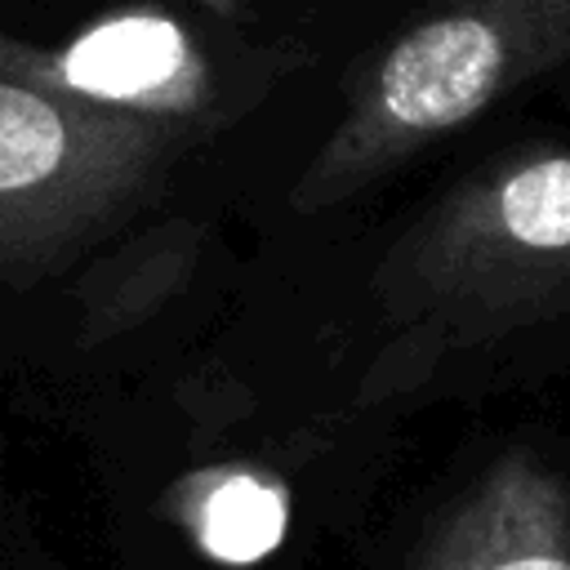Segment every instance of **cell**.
<instances>
[{
  "mask_svg": "<svg viewBox=\"0 0 570 570\" xmlns=\"http://www.w3.org/2000/svg\"><path fill=\"white\" fill-rule=\"evenodd\" d=\"M570 62V0H432L352 76L289 205L321 214Z\"/></svg>",
  "mask_w": 570,
  "mask_h": 570,
  "instance_id": "obj_1",
  "label": "cell"
},
{
  "mask_svg": "<svg viewBox=\"0 0 570 570\" xmlns=\"http://www.w3.org/2000/svg\"><path fill=\"white\" fill-rule=\"evenodd\" d=\"M396 325L490 338L570 312V147H521L450 187L379 263Z\"/></svg>",
  "mask_w": 570,
  "mask_h": 570,
  "instance_id": "obj_2",
  "label": "cell"
},
{
  "mask_svg": "<svg viewBox=\"0 0 570 570\" xmlns=\"http://www.w3.org/2000/svg\"><path fill=\"white\" fill-rule=\"evenodd\" d=\"M191 129L0 71V289L67 267L134 214Z\"/></svg>",
  "mask_w": 570,
  "mask_h": 570,
  "instance_id": "obj_3",
  "label": "cell"
},
{
  "mask_svg": "<svg viewBox=\"0 0 570 570\" xmlns=\"http://www.w3.org/2000/svg\"><path fill=\"white\" fill-rule=\"evenodd\" d=\"M0 71L89 107L151 116L183 129L214 125L218 107L214 62L183 22L156 9L111 13L58 49L0 36Z\"/></svg>",
  "mask_w": 570,
  "mask_h": 570,
  "instance_id": "obj_4",
  "label": "cell"
},
{
  "mask_svg": "<svg viewBox=\"0 0 570 570\" xmlns=\"http://www.w3.org/2000/svg\"><path fill=\"white\" fill-rule=\"evenodd\" d=\"M410 570H570V481L534 450L499 454L441 512Z\"/></svg>",
  "mask_w": 570,
  "mask_h": 570,
  "instance_id": "obj_5",
  "label": "cell"
},
{
  "mask_svg": "<svg viewBox=\"0 0 570 570\" xmlns=\"http://www.w3.org/2000/svg\"><path fill=\"white\" fill-rule=\"evenodd\" d=\"M191 254L196 249L187 240V227H165L147 236V245H129L120 263H102L98 276L80 285L89 338H111L125 325H138L147 312H156L183 285Z\"/></svg>",
  "mask_w": 570,
  "mask_h": 570,
  "instance_id": "obj_6",
  "label": "cell"
},
{
  "mask_svg": "<svg viewBox=\"0 0 570 570\" xmlns=\"http://www.w3.org/2000/svg\"><path fill=\"white\" fill-rule=\"evenodd\" d=\"M196 4H205V9H214V13H223V18H236L245 0H196Z\"/></svg>",
  "mask_w": 570,
  "mask_h": 570,
  "instance_id": "obj_7",
  "label": "cell"
}]
</instances>
